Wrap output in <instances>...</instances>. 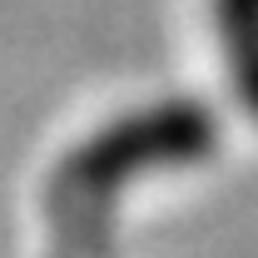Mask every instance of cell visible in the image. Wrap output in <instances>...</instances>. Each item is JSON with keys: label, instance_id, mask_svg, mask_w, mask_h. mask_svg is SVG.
<instances>
[{"label": "cell", "instance_id": "obj_1", "mask_svg": "<svg viewBox=\"0 0 258 258\" xmlns=\"http://www.w3.org/2000/svg\"><path fill=\"white\" fill-rule=\"evenodd\" d=\"M214 149V114L194 99H169L154 109L124 114L119 124L80 144L55 174V224L70 233L75 224H99L95 214L144 169L194 164Z\"/></svg>", "mask_w": 258, "mask_h": 258}, {"label": "cell", "instance_id": "obj_2", "mask_svg": "<svg viewBox=\"0 0 258 258\" xmlns=\"http://www.w3.org/2000/svg\"><path fill=\"white\" fill-rule=\"evenodd\" d=\"M209 25L224 50L233 99L258 124V0H209Z\"/></svg>", "mask_w": 258, "mask_h": 258}]
</instances>
